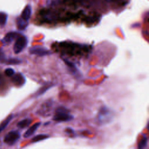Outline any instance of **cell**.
Masks as SVG:
<instances>
[{
    "mask_svg": "<svg viewBox=\"0 0 149 149\" xmlns=\"http://www.w3.org/2000/svg\"><path fill=\"white\" fill-rule=\"evenodd\" d=\"M12 82L16 86H22L25 83V79L21 73H17L12 78Z\"/></svg>",
    "mask_w": 149,
    "mask_h": 149,
    "instance_id": "obj_8",
    "label": "cell"
},
{
    "mask_svg": "<svg viewBox=\"0 0 149 149\" xmlns=\"http://www.w3.org/2000/svg\"><path fill=\"white\" fill-rule=\"evenodd\" d=\"M29 52L31 54L36 55L38 56H45L50 55L51 54V51L47 48L42 47H33L30 48Z\"/></svg>",
    "mask_w": 149,
    "mask_h": 149,
    "instance_id": "obj_5",
    "label": "cell"
},
{
    "mask_svg": "<svg viewBox=\"0 0 149 149\" xmlns=\"http://www.w3.org/2000/svg\"><path fill=\"white\" fill-rule=\"evenodd\" d=\"M147 142L148 139L147 137L144 136L141 140L139 142L138 146V149H145L147 145Z\"/></svg>",
    "mask_w": 149,
    "mask_h": 149,
    "instance_id": "obj_14",
    "label": "cell"
},
{
    "mask_svg": "<svg viewBox=\"0 0 149 149\" xmlns=\"http://www.w3.org/2000/svg\"><path fill=\"white\" fill-rule=\"evenodd\" d=\"M21 35L17 33V32H9L8 34L5 35L4 37V39L3 40L4 43H5L7 44H9L11 43L12 41H13L15 39H17L19 36Z\"/></svg>",
    "mask_w": 149,
    "mask_h": 149,
    "instance_id": "obj_7",
    "label": "cell"
},
{
    "mask_svg": "<svg viewBox=\"0 0 149 149\" xmlns=\"http://www.w3.org/2000/svg\"><path fill=\"white\" fill-rule=\"evenodd\" d=\"M27 39L25 36H20L16 39L13 46V51L15 54L20 53L27 45Z\"/></svg>",
    "mask_w": 149,
    "mask_h": 149,
    "instance_id": "obj_3",
    "label": "cell"
},
{
    "mask_svg": "<svg viewBox=\"0 0 149 149\" xmlns=\"http://www.w3.org/2000/svg\"><path fill=\"white\" fill-rule=\"evenodd\" d=\"M108 1H117L118 0H107Z\"/></svg>",
    "mask_w": 149,
    "mask_h": 149,
    "instance_id": "obj_20",
    "label": "cell"
},
{
    "mask_svg": "<svg viewBox=\"0 0 149 149\" xmlns=\"http://www.w3.org/2000/svg\"><path fill=\"white\" fill-rule=\"evenodd\" d=\"M114 117V113L109 108L103 106L102 107L97 115L98 122L100 124H107L111 122Z\"/></svg>",
    "mask_w": 149,
    "mask_h": 149,
    "instance_id": "obj_1",
    "label": "cell"
},
{
    "mask_svg": "<svg viewBox=\"0 0 149 149\" xmlns=\"http://www.w3.org/2000/svg\"><path fill=\"white\" fill-rule=\"evenodd\" d=\"M21 62V61L17 58H11V59H9V60H8V61H7V64H9V65H17V64H20Z\"/></svg>",
    "mask_w": 149,
    "mask_h": 149,
    "instance_id": "obj_17",
    "label": "cell"
},
{
    "mask_svg": "<svg viewBox=\"0 0 149 149\" xmlns=\"http://www.w3.org/2000/svg\"><path fill=\"white\" fill-rule=\"evenodd\" d=\"M40 125H41L40 122H37V123H34L33 125H32L25 132V133L23 135L24 138H28L32 136L36 132V130L38 129V128H39Z\"/></svg>",
    "mask_w": 149,
    "mask_h": 149,
    "instance_id": "obj_6",
    "label": "cell"
},
{
    "mask_svg": "<svg viewBox=\"0 0 149 149\" xmlns=\"http://www.w3.org/2000/svg\"><path fill=\"white\" fill-rule=\"evenodd\" d=\"M51 87H52V85H46L44 86H43V87H42L39 91V93H38V95H43L44 94V93L47 91V90H48Z\"/></svg>",
    "mask_w": 149,
    "mask_h": 149,
    "instance_id": "obj_16",
    "label": "cell"
},
{
    "mask_svg": "<svg viewBox=\"0 0 149 149\" xmlns=\"http://www.w3.org/2000/svg\"><path fill=\"white\" fill-rule=\"evenodd\" d=\"M32 122V120L30 119H29V118L25 119L21 121L20 122H19L17 124V126L21 129H24V128L28 127L30 125Z\"/></svg>",
    "mask_w": 149,
    "mask_h": 149,
    "instance_id": "obj_11",
    "label": "cell"
},
{
    "mask_svg": "<svg viewBox=\"0 0 149 149\" xmlns=\"http://www.w3.org/2000/svg\"><path fill=\"white\" fill-rule=\"evenodd\" d=\"M5 60V54L1 50H0V63L4 62Z\"/></svg>",
    "mask_w": 149,
    "mask_h": 149,
    "instance_id": "obj_19",
    "label": "cell"
},
{
    "mask_svg": "<svg viewBox=\"0 0 149 149\" xmlns=\"http://www.w3.org/2000/svg\"><path fill=\"white\" fill-rule=\"evenodd\" d=\"M21 137V135L18 131L13 130L9 132L7 134L4 138V142L6 144L8 145L14 144Z\"/></svg>",
    "mask_w": 149,
    "mask_h": 149,
    "instance_id": "obj_4",
    "label": "cell"
},
{
    "mask_svg": "<svg viewBox=\"0 0 149 149\" xmlns=\"http://www.w3.org/2000/svg\"><path fill=\"white\" fill-rule=\"evenodd\" d=\"M49 135H47V134H40V135H37L36 136H35L33 138L32 142L33 143H36V142H38L42 140H44L45 139H47L48 138H49Z\"/></svg>",
    "mask_w": 149,
    "mask_h": 149,
    "instance_id": "obj_13",
    "label": "cell"
},
{
    "mask_svg": "<svg viewBox=\"0 0 149 149\" xmlns=\"http://www.w3.org/2000/svg\"><path fill=\"white\" fill-rule=\"evenodd\" d=\"M28 21H25L22 17H18L17 19V26L19 30H24L28 26Z\"/></svg>",
    "mask_w": 149,
    "mask_h": 149,
    "instance_id": "obj_10",
    "label": "cell"
},
{
    "mask_svg": "<svg viewBox=\"0 0 149 149\" xmlns=\"http://www.w3.org/2000/svg\"><path fill=\"white\" fill-rule=\"evenodd\" d=\"M5 74L7 77H11L13 76V74H15V71L12 68H8V69H5Z\"/></svg>",
    "mask_w": 149,
    "mask_h": 149,
    "instance_id": "obj_18",
    "label": "cell"
},
{
    "mask_svg": "<svg viewBox=\"0 0 149 149\" xmlns=\"http://www.w3.org/2000/svg\"><path fill=\"white\" fill-rule=\"evenodd\" d=\"M7 15L4 12H0V25L4 26L7 21Z\"/></svg>",
    "mask_w": 149,
    "mask_h": 149,
    "instance_id": "obj_15",
    "label": "cell"
},
{
    "mask_svg": "<svg viewBox=\"0 0 149 149\" xmlns=\"http://www.w3.org/2000/svg\"><path fill=\"white\" fill-rule=\"evenodd\" d=\"M13 117V116L12 114L9 115L3 122H1V124H0V134H1V132L3 131V130H4V129L8 126L9 123L12 119Z\"/></svg>",
    "mask_w": 149,
    "mask_h": 149,
    "instance_id": "obj_12",
    "label": "cell"
},
{
    "mask_svg": "<svg viewBox=\"0 0 149 149\" xmlns=\"http://www.w3.org/2000/svg\"><path fill=\"white\" fill-rule=\"evenodd\" d=\"M73 118V117L70 114L69 112L67 109L63 107H60L56 110L52 119L56 122H62L70 121L72 120Z\"/></svg>",
    "mask_w": 149,
    "mask_h": 149,
    "instance_id": "obj_2",
    "label": "cell"
},
{
    "mask_svg": "<svg viewBox=\"0 0 149 149\" xmlns=\"http://www.w3.org/2000/svg\"><path fill=\"white\" fill-rule=\"evenodd\" d=\"M31 14H32V8L31 6L28 5H27L25 9H23L22 13V15H21V17L26 21H28L29 20V19L31 16Z\"/></svg>",
    "mask_w": 149,
    "mask_h": 149,
    "instance_id": "obj_9",
    "label": "cell"
}]
</instances>
